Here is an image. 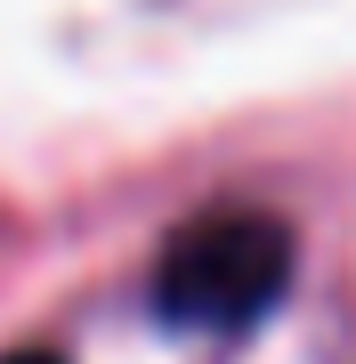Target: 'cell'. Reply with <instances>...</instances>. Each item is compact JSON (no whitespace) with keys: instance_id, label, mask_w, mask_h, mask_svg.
<instances>
[{"instance_id":"cell-2","label":"cell","mask_w":356,"mask_h":364,"mask_svg":"<svg viewBox=\"0 0 356 364\" xmlns=\"http://www.w3.org/2000/svg\"><path fill=\"white\" fill-rule=\"evenodd\" d=\"M0 364H65L57 348H16V356H0Z\"/></svg>"},{"instance_id":"cell-1","label":"cell","mask_w":356,"mask_h":364,"mask_svg":"<svg viewBox=\"0 0 356 364\" xmlns=\"http://www.w3.org/2000/svg\"><path fill=\"white\" fill-rule=\"evenodd\" d=\"M291 284V227L259 203L195 210L154 259V316L178 332H243Z\"/></svg>"}]
</instances>
